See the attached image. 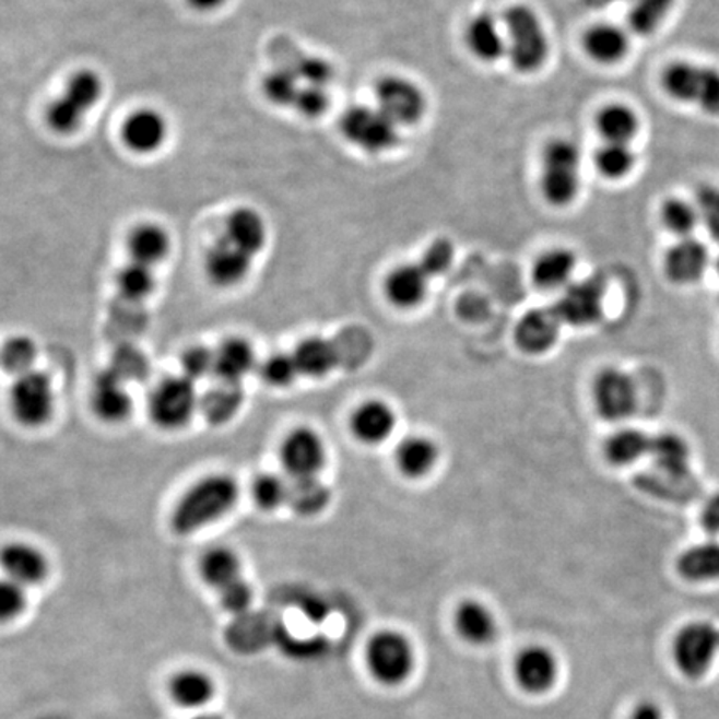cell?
Wrapping results in <instances>:
<instances>
[{
	"label": "cell",
	"instance_id": "e0dca14e",
	"mask_svg": "<svg viewBox=\"0 0 719 719\" xmlns=\"http://www.w3.org/2000/svg\"><path fill=\"white\" fill-rule=\"evenodd\" d=\"M0 569L22 587L44 584L49 577V558L43 550L25 542H11L0 546Z\"/></svg>",
	"mask_w": 719,
	"mask_h": 719
},
{
	"label": "cell",
	"instance_id": "e575fe53",
	"mask_svg": "<svg viewBox=\"0 0 719 719\" xmlns=\"http://www.w3.org/2000/svg\"><path fill=\"white\" fill-rule=\"evenodd\" d=\"M244 403V391L238 384L219 381L200 397L199 412L210 425L221 426L231 422Z\"/></svg>",
	"mask_w": 719,
	"mask_h": 719
},
{
	"label": "cell",
	"instance_id": "2e32d148",
	"mask_svg": "<svg viewBox=\"0 0 719 719\" xmlns=\"http://www.w3.org/2000/svg\"><path fill=\"white\" fill-rule=\"evenodd\" d=\"M120 137L123 145L133 154H157L168 139L167 117L152 107L133 110L123 120Z\"/></svg>",
	"mask_w": 719,
	"mask_h": 719
},
{
	"label": "cell",
	"instance_id": "f35d334b",
	"mask_svg": "<svg viewBox=\"0 0 719 719\" xmlns=\"http://www.w3.org/2000/svg\"><path fill=\"white\" fill-rule=\"evenodd\" d=\"M585 50L600 63H615L628 52V37L622 28L598 24L585 34Z\"/></svg>",
	"mask_w": 719,
	"mask_h": 719
},
{
	"label": "cell",
	"instance_id": "ffe728a7",
	"mask_svg": "<svg viewBox=\"0 0 719 719\" xmlns=\"http://www.w3.org/2000/svg\"><path fill=\"white\" fill-rule=\"evenodd\" d=\"M167 695L178 708L192 712L205 711L217 696V683L202 668H182L168 677Z\"/></svg>",
	"mask_w": 719,
	"mask_h": 719
},
{
	"label": "cell",
	"instance_id": "484cf974",
	"mask_svg": "<svg viewBox=\"0 0 719 719\" xmlns=\"http://www.w3.org/2000/svg\"><path fill=\"white\" fill-rule=\"evenodd\" d=\"M394 412L381 400H368L356 406L350 419V428L356 440L367 445L384 444L393 434Z\"/></svg>",
	"mask_w": 719,
	"mask_h": 719
},
{
	"label": "cell",
	"instance_id": "9f6ffc18",
	"mask_svg": "<svg viewBox=\"0 0 719 719\" xmlns=\"http://www.w3.org/2000/svg\"><path fill=\"white\" fill-rule=\"evenodd\" d=\"M330 95L326 87H315V85H304L294 109L300 116L307 119H317L329 110Z\"/></svg>",
	"mask_w": 719,
	"mask_h": 719
},
{
	"label": "cell",
	"instance_id": "f5cc1de1",
	"mask_svg": "<svg viewBox=\"0 0 719 719\" xmlns=\"http://www.w3.org/2000/svg\"><path fill=\"white\" fill-rule=\"evenodd\" d=\"M696 209L712 240L719 244V187L703 186L696 193Z\"/></svg>",
	"mask_w": 719,
	"mask_h": 719
},
{
	"label": "cell",
	"instance_id": "60d3db41",
	"mask_svg": "<svg viewBox=\"0 0 719 719\" xmlns=\"http://www.w3.org/2000/svg\"><path fill=\"white\" fill-rule=\"evenodd\" d=\"M651 437L636 428H622L608 438L604 457L611 464L626 467L650 453Z\"/></svg>",
	"mask_w": 719,
	"mask_h": 719
},
{
	"label": "cell",
	"instance_id": "4dcf8cb0",
	"mask_svg": "<svg viewBox=\"0 0 719 719\" xmlns=\"http://www.w3.org/2000/svg\"><path fill=\"white\" fill-rule=\"evenodd\" d=\"M455 626L458 635L470 645H488L496 636V622L492 611L475 600H467L457 608Z\"/></svg>",
	"mask_w": 719,
	"mask_h": 719
},
{
	"label": "cell",
	"instance_id": "f6af8a7d",
	"mask_svg": "<svg viewBox=\"0 0 719 719\" xmlns=\"http://www.w3.org/2000/svg\"><path fill=\"white\" fill-rule=\"evenodd\" d=\"M594 165L603 177L618 180L632 170L635 165V155L628 148V143L606 142L594 155Z\"/></svg>",
	"mask_w": 719,
	"mask_h": 719
},
{
	"label": "cell",
	"instance_id": "5bb4252c",
	"mask_svg": "<svg viewBox=\"0 0 719 719\" xmlns=\"http://www.w3.org/2000/svg\"><path fill=\"white\" fill-rule=\"evenodd\" d=\"M326 460V444L308 426L292 429L280 445V461L292 480L314 479L323 469Z\"/></svg>",
	"mask_w": 719,
	"mask_h": 719
},
{
	"label": "cell",
	"instance_id": "681fc988",
	"mask_svg": "<svg viewBox=\"0 0 719 719\" xmlns=\"http://www.w3.org/2000/svg\"><path fill=\"white\" fill-rule=\"evenodd\" d=\"M300 375L294 355L291 353H273L260 365V377L270 387H288Z\"/></svg>",
	"mask_w": 719,
	"mask_h": 719
},
{
	"label": "cell",
	"instance_id": "d4e9b609",
	"mask_svg": "<svg viewBox=\"0 0 719 719\" xmlns=\"http://www.w3.org/2000/svg\"><path fill=\"white\" fill-rule=\"evenodd\" d=\"M256 367L254 346L241 337H228L213 350V375L224 384H238Z\"/></svg>",
	"mask_w": 719,
	"mask_h": 719
},
{
	"label": "cell",
	"instance_id": "8fae6325",
	"mask_svg": "<svg viewBox=\"0 0 719 719\" xmlns=\"http://www.w3.org/2000/svg\"><path fill=\"white\" fill-rule=\"evenodd\" d=\"M342 135L360 151L381 154L400 143L399 127L377 107L353 105L340 119Z\"/></svg>",
	"mask_w": 719,
	"mask_h": 719
},
{
	"label": "cell",
	"instance_id": "7c38bea8",
	"mask_svg": "<svg viewBox=\"0 0 719 719\" xmlns=\"http://www.w3.org/2000/svg\"><path fill=\"white\" fill-rule=\"evenodd\" d=\"M377 109L397 127L415 126L426 113V98L415 82L399 75L381 78L375 85Z\"/></svg>",
	"mask_w": 719,
	"mask_h": 719
},
{
	"label": "cell",
	"instance_id": "b9f144b4",
	"mask_svg": "<svg viewBox=\"0 0 719 719\" xmlns=\"http://www.w3.org/2000/svg\"><path fill=\"white\" fill-rule=\"evenodd\" d=\"M638 117L622 104L606 105L597 116V129L606 142L628 143L638 132Z\"/></svg>",
	"mask_w": 719,
	"mask_h": 719
},
{
	"label": "cell",
	"instance_id": "ee69618b",
	"mask_svg": "<svg viewBox=\"0 0 719 719\" xmlns=\"http://www.w3.org/2000/svg\"><path fill=\"white\" fill-rule=\"evenodd\" d=\"M35 358L37 345L31 337L12 335L0 345V367L14 377L34 370Z\"/></svg>",
	"mask_w": 719,
	"mask_h": 719
},
{
	"label": "cell",
	"instance_id": "11a10c76",
	"mask_svg": "<svg viewBox=\"0 0 719 719\" xmlns=\"http://www.w3.org/2000/svg\"><path fill=\"white\" fill-rule=\"evenodd\" d=\"M182 375L197 381L213 375V350L203 345L189 346L180 358Z\"/></svg>",
	"mask_w": 719,
	"mask_h": 719
},
{
	"label": "cell",
	"instance_id": "277c9868",
	"mask_svg": "<svg viewBox=\"0 0 719 719\" xmlns=\"http://www.w3.org/2000/svg\"><path fill=\"white\" fill-rule=\"evenodd\" d=\"M648 455L658 472L653 480H648L653 495L681 499L693 493L692 451L685 438L673 432L655 435Z\"/></svg>",
	"mask_w": 719,
	"mask_h": 719
},
{
	"label": "cell",
	"instance_id": "4316f807",
	"mask_svg": "<svg viewBox=\"0 0 719 719\" xmlns=\"http://www.w3.org/2000/svg\"><path fill=\"white\" fill-rule=\"evenodd\" d=\"M428 280L420 263H403L388 273L385 294L399 308H415L425 300Z\"/></svg>",
	"mask_w": 719,
	"mask_h": 719
},
{
	"label": "cell",
	"instance_id": "30bf717a",
	"mask_svg": "<svg viewBox=\"0 0 719 719\" xmlns=\"http://www.w3.org/2000/svg\"><path fill=\"white\" fill-rule=\"evenodd\" d=\"M9 406L15 422L25 428H40L56 412V391L49 375L31 370L19 375L9 390Z\"/></svg>",
	"mask_w": 719,
	"mask_h": 719
},
{
	"label": "cell",
	"instance_id": "f1b7e54d",
	"mask_svg": "<svg viewBox=\"0 0 719 719\" xmlns=\"http://www.w3.org/2000/svg\"><path fill=\"white\" fill-rule=\"evenodd\" d=\"M467 46L482 62H495L507 56V35L488 14L476 15L467 27Z\"/></svg>",
	"mask_w": 719,
	"mask_h": 719
},
{
	"label": "cell",
	"instance_id": "3957f363",
	"mask_svg": "<svg viewBox=\"0 0 719 719\" xmlns=\"http://www.w3.org/2000/svg\"><path fill=\"white\" fill-rule=\"evenodd\" d=\"M503 31L507 35V56L520 74H533L549 59L550 44L542 21L533 9L514 5L505 12Z\"/></svg>",
	"mask_w": 719,
	"mask_h": 719
},
{
	"label": "cell",
	"instance_id": "7402d4cb",
	"mask_svg": "<svg viewBox=\"0 0 719 719\" xmlns=\"http://www.w3.org/2000/svg\"><path fill=\"white\" fill-rule=\"evenodd\" d=\"M222 237L256 259L267 244V222L259 210L241 205L232 210L222 225Z\"/></svg>",
	"mask_w": 719,
	"mask_h": 719
},
{
	"label": "cell",
	"instance_id": "6da1fadb",
	"mask_svg": "<svg viewBox=\"0 0 719 719\" xmlns=\"http://www.w3.org/2000/svg\"><path fill=\"white\" fill-rule=\"evenodd\" d=\"M240 488L227 473H212L197 480L175 503L170 527L175 534L189 537L209 524L217 523L237 505Z\"/></svg>",
	"mask_w": 719,
	"mask_h": 719
},
{
	"label": "cell",
	"instance_id": "ac0fdd59",
	"mask_svg": "<svg viewBox=\"0 0 719 719\" xmlns=\"http://www.w3.org/2000/svg\"><path fill=\"white\" fill-rule=\"evenodd\" d=\"M254 257L225 240L221 234L212 241L203 260L207 279L219 288L240 285L251 270Z\"/></svg>",
	"mask_w": 719,
	"mask_h": 719
},
{
	"label": "cell",
	"instance_id": "ba28073f",
	"mask_svg": "<svg viewBox=\"0 0 719 719\" xmlns=\"http://www.w3.org/2000/svg\"><path fill=\"white\" fill-rule=\"evenodd\" d=\"M661 84L674 101L698 105L705 113L719 116V70L674 62L664 70Z\"/></svg>",
	"mask_w": 719,
	"mask_h": 719
},
{
	"label": "cell",
	"instance_id": "603a6c76",
	"mask_svg": "<svg viewBox=\"0 0 719 719\" xmlns=\"http://www.w3.org/2000/svg\"><path fill=\"white\" fill-rule=\"evenodd\" d=\"M562 321L552 308H537L520 318L515 329V340L523 352L538 355L555 345Z\"/></svg>",
	"mask_w": 719,
	"mask_h": 719
},
{
	"label": "cell",
	"instance_id": "e7e4bbea",
	"mask_svg": "<svg viewBox=\"0 0 719 719\" xmlns=\"http://www.w3.org/2000/svg\"><path fill=\"white\" fill-rule=\"evenodd\" d=\"M606 2H618V0H606Z\"/></svg>",
	"mask_w": 719,
	"mask_h": 719
},
{
	"label": "cell",
	"instance_id": "6f0895ef",
	"mask_svg": "<svg viewBox=\"0 0 719 719\" xmlns=\"http://www.w3.org/2000/svg\"><path fill=\"white\" fill-rule=\"evenodd\" d=\"M219 600H221V606L227 613H231V615H241V613H245L250 608L251 601H254V590H251L250 585L244 578H238L237 581L227 585V587L219 591Z\"/></svg>",
	"mask_w": 719,
	"mask_h": 719
},
{
	"label": "cell",
	"instance_id": "bcb514c9",
	"mask_svg": "<svg viewBox=\"0 0 719 719\" xmlns=\"http://www.w3.org/2000/svg\"><path fill=\"white\" fill-rule=\"evenodd\" d=\"M661 221L677 237H689L699 224L696 205L683 199H670L661 207Z\"/></svg>",
	"mask_w": 719,
	"mask_h": 719
},
{
	"label": "cell",
	"instance_id": "8d00e7d4",
	"mask_svg": "<svg viewBox=\"0 0 719 719\" xmlns=\"http://www.w3.org/2000/svg\"><path fill=\"white\" fill-rule=\"evenodd\" d=\"M575 267H577V257L571 250L552 248L542 257H538L533 270H531V276H533L534 285L553 291V288L568 283L575 272Z\"/></svg>",
	"mask_w": 719,
	"mask_h": 719
},
{
	"label": "cell",
	"instance_id": "9a60e30c",
	"mask_svg": "<svg viewBox=\"0 0 719 719\" xmlns=\"http://www.w3.org/2000/svg\"><path fill=\"white\" fill-rule=\"evenodd\" d=\"M604 283L600 279L581 280L566 288L553 307L562 323L588 327L597 323L603 314Z\"/></svg>",
	"mask_w": 719,
	"mask_h": 719
},
{
	"label": "cell",
	"instance_id": "d6a6232c",
	"mask_svg": "<svg viewBox=\"0 0 719 719\" xmlns=\"http://www.w3.org/2000/svg\"><path fill=\"white\" fill-rule=\"evenodd\" d=\"M117 295L127 305H140L148 300L155 291V266L127 260L126 266L116 275Z\"/></svg>",
	"mask_w": 719,
	"mask_h": 719
},
{
	"label": "cell",
	"instance_id": "f546056e",
	"mask_svg": "<svg viewBox=\"0 0 719 719\" xmlns=\"http://www.w3.org/2000/svg\"><path fill=\"white\" fill-rule=\"evenodd\" d=\"M272 52L280 63H286L294 70L304 85L327 89V85L333 81V75H335L333 67L321 57L298 52L295 47L286 46L283 39L276 40Z\"/></svg>",
	"mask_w": 719,
	"mask_h": 719
},
{
	"label": "cell",
	"instance_id": "680465c9",
	"mask_svg": "<svg viewBox=\"0 0 719 719\" xmlns=\"http://www.w3.org/2000/svg\"><path fill=\"white\" fill-rule=\"evenodd\" d=\"M702 527L709 534H719V492L706 499L702 510Z\"/></svg>",
	"mask_w": 719,
	"mask_h": 719
},
{
	"label": "cell",
	"instance_id": "7a4b0ae2",
	"mask_svg": "<svg viewBox=\"0 0 719 719\" xmlns=\"http://www.w3.org/2000/svg\"><path fill=\"white\" fill-rule=\"evenodd\" d=\"M104 89L97 70L79 69L70 75L59 97L47 105V127L57 135H74L104 97Z\"/></svg>",
	"mask_w": 719,
	"mask_h": 719
},
{
	"label": "cell",
	"instance_id": "52a82bcc",
	"mask_svg": "<svg viewBox=\"0 0 719 719\" xmlns=\"http://www.w3.org/2000/svg\"><path fill=\"white\" fill-rule=\"evenodd\" d=\"M671 657L676 670L688 680L706 676L719 657V626L706 620L683 626L674 636Z\"/></svg>",
	"mask_w": 719,
	"mask_h": 719
},
{
	"label": "cell",
	"instance_id": "7bdbcfd3",
	"mask_svg": "<svg viewBox=\"0 0 719 719\" xmlns=\"http://www.w3.org/2000/svg\"><path fill=\"white\" fill-rule=\"evenodd\" d=\"M330 492L327 486L314 476V479L292 480L288 485V499L292 510L304 517L320 514L329 505Z\"/></svg>",
	"mask_w": 719,
	"mask_h": 719
},
{
	"label": "cell",
	"instance_id": "44dd1931",
	"mask_svg": "<svg viewBox=\"0 0 719 719\" xmlns=\"http://www.w3.org/2000/svg\"><path fill=\"white\" fill-rule=\"evenodd\" d=\"M92 412L105 423H122L132 415L133 402L122 378L110 368L94 378L91 390Z\"/></svg>",
	"mask_w": 719,
	"mask_h": 719
},
{
	"label": "cell",
	"instance_id": "816d5d0a",
	"mask_svg": "<svg viewBox=\"0 0 719 719\" xmlns=\"http://www.w3.org/2000/svg\"><path fill=\"white\" fill-rule=\"evenodd\" d=\"M27 603V588L11 578H0V625L21 618Z\"/></svg>",
	"mask_w": 719,
	"mask_h": 719
},
{
	"label": "cell",
	"instance_id": "1f68e13d",
	"mask_svg": "<svg viewBox=\"0 0 719 719\" xmlns=\"http://www.w3.org/2000/svg\"><path fill=\"white\" fill-rule=\"evenodd\" d=\"M199 573L203 584L221 591L241 578L240 556L228 546H212L200 556Z\"/></svg>",
	"mask_w": 719,
	"mask_h": 719
},
{
	"label": "cell",
	"instance_id": "83f0119b",
	"mask_svg": "<svg viewBox=\"0 0 719 719\" xmlns=\"http://www.w3.org/2000/svg\"><path fill=\"white\" fill-rule=\"evenodd\" d=\"M172 240L168 232L154 222L139 224L130 231L127 237V254L130 259L140 262L161 266L170 254Z\"/></svg>",
	"mask_w": 719,
	"mask_h": 719
},
{
	"label": "cell",
	"instance_id": "7dc6e473",
	"mask_svg": "<svg viewBox=\"0 0 719 719\" xmlns=\"http://www.w3.org/2000/svg\"><path fill=\"white\" fill-rule=\"evenodd\" d=\"M674 0H633L628 22L633 32L639 35H650L657 31L670 12Z\"/></svg>",
	"mask_w": 719,
	"mask_h": 719
},
{
	"label": "cell",
	"instance_id": "9c48e42d",
	"mask_svg": "<svg viewBox=\"0 0 719 719\" xmlns=\"http://www.w3.org/2000/svg\"><path fill=\"white\" fill-rule=\"evenodd\" d=\"M372 676L385 686H399L415 668L412 643L402 633L385 629L372 636L365 651Z\"/></svg>",
	"mask_w": 719,
	"mask_h": 719
},
{
	"label": "cell",
	"instance_id": "94428289",
	"mask_svg": "<svg viewBox=\"0 0 719 719\" xmlns=\"http://www.w3.org/2000/svg\"><path fill=\"white\" fill-rule=\"evenodd\" d=\"M228 0H186L192 11L200 12V14H212V12L221 11L224 5H227Z\"/></svg>",
	"mask_w": 719,
	"mask_h": 719
},
{
	"label": "cell",
	"instance_id": "f907efd6",
	"mask_svg": "<svg viewBox=\"0 0 719 719\" xmlns=\"http://www.w3.org/2000/svg\"><path fill=\"white\" fill-rule=\"evenodd\" d=\"M110 370L123 381L142 380L149 374V360L137 346H119L114 353Z\"/></svg>",
	"mask_w": 719,
	"mask_h": 719
},
{
	"label": "cell",
	"instance_id": "c3c4849f",
	"mask_svg": "<svg viewBox=\"0 0 719 719\" xmlns=\"http://www.w3.org/2000/svg\"><path fill=\"white\" fill-rule=\"evenodd\" d=\"M288 485L275 473H262L251 482V498L260 510H276L288 499Z\"/></svg>",
	"mask_w": 719,
	"mask_h": 719
},
{
	"label": "cell",
	"instance_id": "8992f818",
	"mask_svg": "<svg viewBox=\"0 0 719 719\" xmlns=\"http://www.w3.org/2000/svg\"><path fill=\"white\" fill-rule=\"evenodd\" d=\"M580 149L571 140L555 139L546 145L540 187L550 205L575 202L580 190Z\"/></svg>",
	"mask_w": 719,
	"mask_h": 719
},
{
	"label": "cell",
	"instance_id": "836d02e7",
	"mask_svg": "<svg viewBox=\"0 0 719 719\" xmlns=\"http://www.w3.org/2000/svg\"><path fill=\"white\" fill-rule=\"evenodd\" d=\"M438 460V448L434 441L420 435L406 437L394 450V463L409 479H422L434 470Z\"/></svg>",
	"mask_w": 719,
	"mask_h": 719
},
{
	"label": "cell",
	"instance_id": "5b68a950",
	"mask_svg": "<svg viewBox=\"0 0 719 719\" xmlns=\"http://www.w3.org/2000/svg\"><path fill=\"white\" fill-rule=\"evenodd\" d=\"M196 381L186 375H172L157 381L149 393L148 412L152 423L165 432L186 428L199 412Z\"/></svg>",
	"mask_w": 719,
	"mask_h": 719
},
{
	"label": "cell",
	"instance_id": "cb8c5ba5",
	"mask_svg": "<svg viewBox=\"0 0 719 719\" xmlns=\"http://www.w3.org/2000/svg\"><path fill=\"white\" fill-rule=\"evenodd\" d=\"M709 254L705 244L696 238H681L668 250L664 272L671 282L680 285L698 282L708 269Z\"/></svg>",
	"mask_w": 719,
	"mask_h": 719
},
{
	"label": "cell",
	"instance_id": "4fadbf2b",
	"mask_svg": "<svg viewBox=\"0 0 719 719\" xmlns=\"http://www.w3.org/2000/svg\"><path fill=\"white\" fill-rule=\"evenodd\" d=\"M593 403L608 422H623L635 413L638 391L635 381L620 368H603L594 377Z\"/></svg>",
	"mask_w": 719,
	"mask_h": 719
},
{
	"label": "cell",
	"instance_id": "91938a15",
	"mask_svg": "<svg viewBox=\"0 0 719 719\" xmlns=\"http://www.w3.org/2000/svg\"><path fill=\"white\" fill-rule=\"evenodd\" d=\"M629 719H667L663 709L653 702H641L633 709Z\"/></svg>",
	"mask_w": 719,
	"mask_h": 719
},
{
	"label": "cell",
	"instance_id": "d6986e66",
	"mask_svg": "<svg viewBox=\"0 0 719 719\" xmlns=\"http://www.w3.org/2000/svg\"><path fill=\"white\" fill-rule=\"evenodd\" d=\"M514 673L523 692L543 695L550 692L558 680V661L545 646H528L515 658Z\"/></svg>",
	"mask_w": 719,
	"mask_h": 719
},
{
	"label": "cell",
	"instance_id": "be15d7a7",
	"mask_svg": "<svg viewBox=\"0 0 719 719\" xmlns=\"http://www.w3.org/2000/svg\"><path fill=\"white\" fill-rule=\"evenodd\" d=\"M716 270H718V273H719V257H718V259H716Z\"/></svg>",
	"mask_w": 719,
	"mask_h": 719
},
{
	"label": "cell",
	"instance_id": "6125c7cd",
	"mask_svg": "<svg viewBox=\"0 0 719 719\" xmlns=\"http://www.w3.org/2000/svg\"><path fill=\"white\" fill-rule=\"evenodd\" d=\"M186 719H225V718L222 715H217V712L199 711V712H192V715H190L189 718Z\"/></svg>",
	"mask_w": 719,
	"mask_h": 719
},
{
	"label": "cell",
	"instance_id": "db71d44e",
	"mask_svg": "<svg viewBox=\"0 0 719 719\" xmlns=\"http://www.w3.org/2000/svg\"><path fill=\"white\" fill-rule=\"evenodd\" d=\"M453 254L451 241H448L447 238H437L434 244L426 248L419 263L429 279L444 275L453 262Z\"/></svg>",
	"mask_w": 719,
	"mask_h": 719
},
{
	"label": "cell",
	"instance_id": "ab89813d",
	"mask_svg": "<svg viewBox=\"0 0 719 719\" xmlns=\"http://www.w3.org/2000/svg\"><path fill=\"white\" fill-rule=\"evenodd\" d=\"M302 84L300 79L297 78L294 70L286 63H276L272 70H269L260 82L263 97L270 104L283 109H294L295 102H297L298 94H300Z\"/></svg>",
	"mask_w": 719,
	"mask_h": 719
},
{
	"label": "cell",
	"instance_id": "d590c367",
	"mask_svg": "<svg viewBox=\"0 0 719 719\" xmlns=\"http://www.w3.org/2000/svg\"><path fill=\"white\" fill-rule=\"evenodd\" d=\"M292 355L300 375L314 378L326 377L339 362V353L333 343L320 337L302 340Z\"/></svg>",
	"mask_w": 719,
	"mask_h": 719
},
{
	"label": "cell",
	"instance_id": "74e56055",
	"mask_svg": "<svg viewBox=\"0 0 719 719\" xmlns=\"http://www.w3.org/2000/svg\"><path fill=\"white\" fill-rule=\"evenodd\" d=\"M677 573L695 584L719 580V543L706 542L692 546L677 558Z\"/></svg>",
	"mask_w": 719,
	"mask_h": 719
}]
</instances>
